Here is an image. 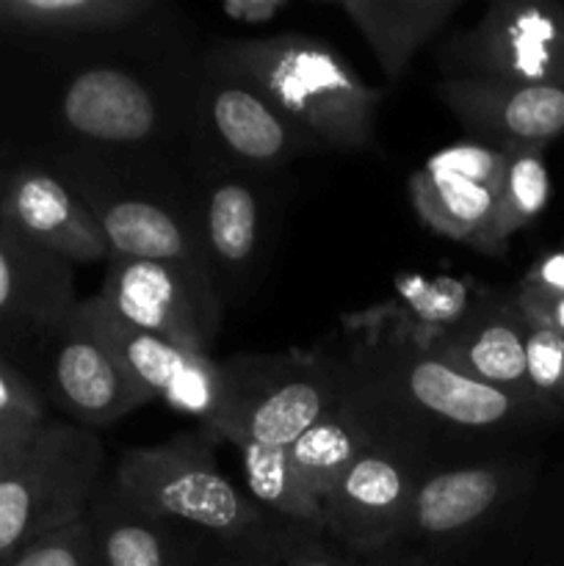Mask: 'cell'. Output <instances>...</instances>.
<instances>
[{"mask_svg":"<svg viewBox=\"0 0 564 566\" xmlns=\"http://www.w3.org/2000/svg\"><path fill=\"white\" fill-rule=\"evenodd\" d=\"M202 61L260 88L324 149L359 153L376 144L385 88L368 86L324 39L307 33L216 39L202 48Z\"/></svg>","mask_w":564,"mask_h":566,"instance_id":"1","label":"cell"},{"mask_svg":"<svg viewBox=\"0 0 564 566\" xmlns=\"http://www.w3.org/2000/svg\"><path fill=\"white\" fill-rule=\"evenodd\" d=\"M210 429L182 431L160 446L122 453L111 473L116 490L142 512L182 531H197L241 556H285L299 528L265 514L247 490L227 479Z\"/></svg>","mask_w":564,"mask_h":566,"instance_id":"2","label":"cell"},{"mask_svg":"<svg viewBox=\"0 0 564 566\" xmlns=\"http://www.w3.org/2000/svg\"><path fill=\"white\" fill-rule=\"evenodd\" d=\"M352 368L382 407L412 431L415 420L459 431H514L558 415L536 401L495 390L440 354L407 343L387 340L382 348H365Z\"/></svg>","mask_w":564,"mask_h":566,"instance_id":"3","label":"cell"},{"mask_svg":"<svg viewBox=\"0 0 564 566\" xmlns=\"http://www.w3.org/2000/svg\"><path fill=\"white\" fill-rule=\"evenodd\" d=\"M224 415L219 440L291 448L315 420L352 392V363L324 354H238L221 363Z\"/></svg>","mask_w":564,"mask_h":566,"instance_id":"4","label":"cell"},{"mask_svg":"<svg viewBox=\"0 0 564 566\" xmlns=\"http://www.w3.org/2000/svg\"><path fill=\"white\" fill-rule=\"evenodd\" d=\"M105 479L97 431L44 420L33 440L0 470V566L42 536L75 523Z\"/></svg>","mask_w":564,"mask_h":566,"instance_id":"5","label":"cell"},{"mask_svg":"<svg viewBox=\"0 0 564 566\" xmlns=\"http://www.w3.org/2000/svg\"><path fill=\"white\" fill-rule=\"evenodd\" d=\"M44 169L59 175L86 205L108 243V260L177 265L213 285L194 219L191 191L127 180L94 160H59Z\"/></svg>","mask_w":564,"mask_h":566,"instance_id":"6","label":"cell"},{"mask_svg":"<svg viewBox=\"0 0 564 566\" xmlns=\"http://www.w3.org/2000/svg\"><path fill=\"white\" fill-rule=\"evenodd\" d=\"M442 81L564 86V3L492 0L479 22L437 48Z\"/></svg>","mask_w":564,"mask_h":566,"instance_id":"7","label":"cell"},{"mask_svg":"<svg viewBox=\"0 0 564 566\" xmlns=\"http://www.w3.org/2000/svg\"><path fill=\"white\" fill-rule=\"evenodd\" d=\"M321 147L282 114L260 88L202 61L194 116V160L199 169H238L274 175Z\"/></svg>","mask_w":564,"mask_h":566,"instance_id":"8","label":"cell"},{"mask_svg":"<svg viewBox=\"0 0 564 566\" xmlns=\"http://www.w3.org/2000/svg\"><path fill=\"white\" fill-rule=\"evenodd\" d=\"M265 177L238 169L194 175V219L221 302L249 291L265 263L276 202Z\"/></svg>","mask_w":564,"mask_h":566,"instance_id":"9","label":"cell"},{"mask_svg":"<svg viewBox=\"0 0 564 566\" xmlns=\"http://www.w3.org/2000/svg\"><path fill=\"white\" fill-rule=\"evenodd\" d=\"M426 468L418 446L379 440L365 448L324 501V536L368 556L404 539L409 506Z\"/></svg>","mask_w":564,"mask_h":566,"instance_id":"10","label":"cell"},{"mask_svg":"<svg viewBox=\"0 0 564 566\" xmlns=\"http://www.w3.org/2000/svg\"><path fill=\"white\" fill-rule=\"evenodd\" d=\"M100 302L133 329L210 354L221 324L219 291L188 271L149 260H108Z\"/></svg>","mask_w":564,"mask_h":566,"instance_id":"11","label":"cell"},{"mask_svg":"<svg viewBox=\"0 0 564 566\" xmlns=\"http://www.w3.org/2000/svg\"><path fill=\"white\" fill-rule=\"evenodd\" d=\"M81 310L130 370L136 385L147 392L149 401H164L175 412L197 418L205 429L219 426L227 401L219 359L133 329L100 302L97 293L83 298Z\"/></svg>","mask_w":564,"mask_h":566,"instance_id":"12","label":"cell"},{"mask_svg":"<svg viewBox=\"0 0 564 566\" xmlns=\"http://www.w3.org/2000/svg\"><path fill=\"white\" fill-rule=\"evenodd\" d=\"M77 302L75 269L0 224V357L44 363Z\"/></svg>","mask_w":564,"mask_h":566,"instance_id":"13","label":"cell"},{"mask_svg":"<svg viewBox=\"0 0 564 566\" xmlns=\"http://www.w3.org/2000/svg\"><path fill=\"white\" fill-rule=\"evenodd\" d=\"M48 385L53 401L88 431L119 423L138 407L149 403L114 348L103 340L81 302L44 354Z\"/></svg>","mask_w":564,"mask_h":566,"instance_id":"14","label":"cell"},{"mask_svg":"<svg viewBox=\"0 0 564 566\" xmlns=\"http://www.w3.org/2000/svg\"><path fill=\"white\" fill-rule=\"evenodd\" d=\"M509 149L481 142L442 147L409 175V202L420 224L470 247L492 213Z\"/></svg>","mask_w":564,"mask_h":566,"instance_id":"15","label":"cell"},{"mask_svg":"<svg viewBox=\"0 0 564 566\" xmlns=\"http://www.w3.org/2000/svg\"><path fill=\"white\" fill-rule=\"evenodd\" d=\"M0 224L66 265L108 260V243L77 193L36 164L9 166Z\"/></svg>","mask_w":564,"mask_h":566,"instance_id":"16","label":"cell"},{"mask_svg":"<svg viewBox=\"0 0 564 566\" xmlns=\"http://www.w3.org/2000/svg\"><path fill=\"white\" fill-rule=\"evenodd\" d=\"M435 94L481 144L540 147L564 138V86L501 81H437Z\"/></svg>","mask_w":564,"mask_h":566,"instance_id":"17","label":"cell"},{"mask_svg":"<svg viewBox=\"0 0 564 566\" xmlns=\"http://www.w3.org/2000/svg\"><path fill=\"white\" fill-rule=\"evenodd\" d=\"M523 486L518 462H470L426 470L409 506L404 539H457L484 525Z\"/></svg>","mask_w":564,"mask_h":566,"instance_id":"18","label":"cell"},{"mask_svg":"<svg viewBox=\"0 0 564 566\" xmlns=\"http://www.w3.org/2000/svg\"><path fill=\"white\" fill-rule=\"evenodd\" d=\"M429 352L495 390L536 401L525 379V321L514 298L473 302L470 313Z\"/></svg>","mask_w":564,"mask_h":566,"instance_id":"19","label":"cell"},{"mask_svg":"<svg viewBox=\"0 0 564 566\" xmlns=\"http://www.w3.org/2000/svg\"><path fill=\"white\" fill-rule=\"evenodd\" d=\"M164 0H0V44L31 50L111 36L153 20Z\"/></svg>","mask_w":564,"mask_h":566,"instance_id":"20","label":"cell"},{"mask_svg":"<svg viewBox=\"0 0 564 566\" xmlns=\"http://www.w3.org/2000/svg\"><path fill=\"white\" fill-rule=\"evenodd\" d=\"M97 566H197L182 528L142 512L105 475L83 514Z\"/></svg>","mask_w":564,"mask_h":566,"instance_id":"21","label":"cell"},{"mask_svg":"<svg viewBox=\"0 0 564 566\" xmlns=\"http://www.w3.org/2000/svg\"><path fill=\"white\" fill-rule=\"evenodd\" d=\"M379 64L387 88H396L415 55L459 14L464 0H332Z\"/></svg>","mask_w":564,"mask_h":566,"instance_id":"22","label":"cell"},{"mask_svg":"<svg viewBox=\"0 0 564 566\" xmlns=\"http://www.w3.org/2000/svg\"><path fill=\"white\" fill-rule=\"evenodd\" d=\"M232 448L241 457L247 495L265 514L291 528L324 534V506L299 479L288 448L252 446V442H236Z\"/></svg>","mask_w":564,"mask_h":566,"instance_id":"23","label":"cell"},{"mask_svg":"<svg viewBox=\"0 0 564 566\" xmlns=\"http://www.w3.org/2000/svg\"><path fill=\"white\" fill-rule=\"evenodd\" d=\"M551 202V171L545 164V149L514 147L509 149L506 175L498 191L492 213L484 230L470 243L484 254L506 252L509 238L534 224Z\"/></svg>","mask_w":564,"mask_h":566,"instance_id":"24","label":"cell"},{"mask_svg":"<svg viewBox=\"0 0 564 566\" xmlns=\"http://www.w3.org/2000/svg\"><path fill=\"white\" fill-rule=\"evenodd\" d=\"M470 307L473 302L464 282H415V287L404 291L401 304H390L379 318L393 326L387 340L429 352L470 313Z\"/></svg>","mask_w":564,"mask_h":566,"instance_id":"25","label":"cell"},{"mask_svg":"<svg viewBox=\"0 0 564 566\" xmlns=\"http://www.w3.org/2000/svg\"><path fill=\"white\" fill-rule=\"evenodd\" d=\"M523 315V313H520ZM525 321V379L531 396L553 412L564 409V337L545 324Z\"/></svg>","mask_w":564,"mask_h":566,"instance_id":"26","label":"cell"},{"mask_svg":"<svg viewBox=\"0 0 564 566\" xmlns=\"http://www.w3.org/2000/svg\"><path fill=\"white\" fill-rule=\"evenodd\" d=\"M9 566H97L86 520L64 525L17 553Z\"/></svg>","mask_w":564,"mask_h":566,"instance_id":"27","label":"cell"},{"mask_svg":"<svg viewBox=\"0 0 564 566\" xmlns=\"http://www.w3.org/2000/svg\"><path fill=\"white\" fill-rule=\"evenodd\" d=\"M48 420L44 396L25 370L0 357V423L42 426Z\"/></svg>","mask_w":564,"mask_h":566,"instance_id":"28","label":"cell"},{"mask_svg":"<svg viewBox=\"0 0 564 566\" xmlns=\"http://www.w3.org/2000/svg\"><path fill=\"white\" fill-rule=\"evenodd\" d=\"M282 566H359L357 553H348L346 547L335 545L330 536L299 531L288 545Z\"/></svg>","mask_w":564,"mask_h":566,"instance_id":"29","label":"cell"},{"mask_svg":"<svg viewBox=\"0 0 564 566\" xmlns=\"http://www.w3.org/2000/svg\"><path fill=\"white\" fill-rule=\"evenodd\" d=\"M291 9V0H224L219 14L232 25L263 28L280 20Z\"/></svg>","mask_w":564,"mask_h":566,"instance_id":"30","label":"cell"},{"mask_svg":"<svg viewBox=\"0 0 564 566\" xmlns=\"http://www.w3.org/2000/svg\"><path fill=\"white\" fill-rule=\"evenodd\" d=\"M520 291L536 296H564V252H551L536 260L520 282Z\"/></svg>","mask_w":564,"mask_h":566,"instance_id":"31","label":"cell"},{"mask_svg":"<svg viewBox=\"0 0 564 566\" xmlns=\"http://www.w3.org/2000/svg\"><path fill=\"white\" fill-rule=\"evenodd\" d=\"M514 304L523 313V318L545 324L547 329L564 337V296H536V293L518 291L514 293Z\"/></svg>","mask_w":564,"mask_h":566,"instance_id":"32","label":"cell"},{"mask_svg":"<svg viewBox=\"0 0 564 566\" xmlns=\"http://www.w3.org/2000/svg\"><path fill=\"white\" fill-rule=\"evenodd\" d=\"M39 426H17V423H0V470L33 440Z\"/></svg>","mask_w":564,"mask_h":566,"instance_id":"33","label":"cell"},{"mask_svg":"<svg viewBox=\"0 0 564 566\" xmlns=\"http://www.w3.org/2000/svg\"><path fill=\"white\" fill-rule=\"evenodd\" d=\"M6 180H9V169L0 166V208H3V193H6Z\"/></svg>","mask_w":564,"mask_h":566,"instance_id":"34","label":"cell"},{"mask_svg":"<svg viewBox=\"0 0 564 566\" xmlns=\"http://www.w3.org/2000/svg\"><path fill=\"white\" fill-rule=\"evenodd\" d=\"M238 566H258V564H249V562H241Z\"/></svg>","mask_w":564,"mask_h":566,"instance_id":"35","label":"cell"}]
</instances>
